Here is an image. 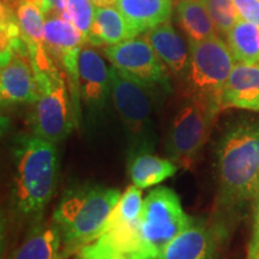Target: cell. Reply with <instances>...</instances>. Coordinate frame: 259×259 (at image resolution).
<instances>
[{
  "instance_id": "cell-29",
  "label": "cell",
  "mask_w": 259,
  "mask_h": 259,
  "mask_svg": "<svg viewBox=\"0 0 259 259\" xmlns=\"http://www.w3.org/2000/svg\"><path fill=\"white\" fill-rule=\"evenodd\" d=\"M30 2L35 3V4L38 5V6H40V8L42 9V5H44V0H30Z\"/></svg>"
},
{
  "instance_id": "cell-5",
  "label": "cell",
  "mask_w": 259,
  "mask_h": 259,
  "mask_svg": "<svg viewBox=\"0 0 259 259\" xmlns=\"http://www.w3.org/2000/svg\"><path fill=\"white\" fill-rule=\"evenodd\" d=\"M37 95L29 114L32 134L58 143L78 127L66 74L56 64L50 70L36 72Z\"/></svg>"
},
{
  "instance_id": "cell-2",
  "label": "cell",
  "mask_w": 259,
  "mask_h": 259,
  "mask_svg": "<svg viewBox=\"0 0 259 259\" xmlns=\"http://www.w3.org/2000/svg\"><path fill=\"white\" fill-rule=\"evenodd\" d=\"M59 178V155L56 143L24 135L12 148L11 204L22 218H36L56 193Z\"/></svg>"
},
{
  "instance_id": "cell-26",
  "label": "cell",
  "mask_w": 259,
  "mask_h": 259,
  "mask_svg": "<svg viewBox=\"0 0 259 259\" xmlns=\"http://www.w3.org/2000/svg\"><path fill=\"white\" fill-rule=\"evenodd\" d=\"M233 3L242 19L259 25V0H233Z\"/></svg>"
},
{
  "instance_id": "cell-30",
  "label": "cell",
  "mask_w": 259,
  "mask_h": 259,
  "mask_svg": "<svg viewBox=\"0 0 259 259\" xmlns=\"http://www.w3.org/2000/svg\"><path fill=\"white\" fill-rule=\"evenodd\" d=\"M16 2H18V3H19V2H21V0H16Z\"/></svg>"
},
{
  "instance_id": "cell-21",
  "label": "cell",
  "mask_w": 259,
  "mask_h": 259,
  "mask_svg": "<svg viewBox=\"0 0 259 259\" xmlns=\"http://www.w3.org/2000/svg\"><path fill=\"white\" fill-rule=\"evenodd\" d=\"M178 168V164L168 158L157 157L150 153H142L130 158L128 174L135 186L148 189L173 177Z\"/></svg>"
},
{
  "instance_id": "cell-17",
  "label": "cell",
  "mask_w": 259,
  "mask_h": 259,
  "mask_svg": "<svg viewBox=\"0 0 259 259\" xmlns=\"http://www.w3.org/2000/svg\"><path fill=\"white\" fill-rule=\"evenodd\" d=\"M115 8L139 35L169 21L171 0H116Z\"/></svg>"
},
{
  "instance_id": "cell-28",
  "label": "cell",
  "mask_w": 259,
  "mask_h": 259,
  "mask_svg": "<svg viewBox=\"0 0 259 259\" xmlns=\"http://www.w3.org/2000/svg\"><path fill=\"white\" fill-rule=\"evenodd\" d=\"M97 8H103V6H113L115 5L116 0H90Z\"/></svg>"
},
{
  "instance_id": "cell-23",
  "label": "cell",
  "mask_w": 259,
  "mask_h": 259,
  "mask_svg": "<svg viewBox=\"0 0 259 259\" xmlns=\"http://www.w3.org/2000/svg\"><path fill=\"white\" fill-rule=\"evenodd\" d=\"M203 4L208 9L219 34L227 36L236 22L240 19L233 0H202Z\"/></svg>"
},
{
  "instance_id": "cell-25",
  "label": "cell",
  "mask_w": 259,
  "mask_h": 259,
  "mask_svg": "<svg viewBox=\"0 0 259 259\" xmlns=\"http://www.w3.org/2000/svg\"><path fill=\"white\" fill-rule=\"evenodd\" d=\"M246 259H259V197L253 203V221H252V234L247 246Z\"/></svg>"
},
{
  "instance_id": "cell-1",
  "label": "cell",
  "mask_w": 259,
  "mask_h": 259,
  "mask_svg": "<svg viewBox=\"0 0 259 259\" xmlns=\"http://www.w3.org/2000/svg\"><path fill=\"white\" fill-rule=\"evenodd\" d=\"M218 209L234 213L259 197V121L239 120L216 148Z\"/></svg>"
},
{
  "instance_id": "cell-12",
  "label": "cell",
  "mask_w": 259,
  "mask_h": 259,
  "mask_svg": "<svg viewBox=\"0 0 259 259\" xmlns=\"http://www.w3.org/2000/svg\"><path fill=\"white\" fill-rule=\"evenodd\" d=\"M225 234L223 226L193 219L163 248L157 259H216Z\"/></svg>"
},
{
  "instance_id": "cell-8",
  "label": "cell",
  "mask_w": 259,
  "mask_h": 259,
  "mask_svg": "<svg viewBox=\"0 0 259 259\" xmlns=\"http://www.w3.org/2000/svg\"><path fill=\"white\" fill-rule=\"evenodd\" d=\"M234 65V57L220 35L190 44L189 65L181 80L183 95L204 96L221 106L222 90Z\"/></svg>"
},
{
  "instance_id": "cell-27",
  "label": "cell",
  "mask_w": 259,
  "mask_h": 259,
  "mask_svg": "<svg viewBox=\"0 0 259 259\" xmlns=\"http://www.w3.org/2000/svg\"><path fill=\"white\" fill-rule=\"evenodd\" d=\"M67 0H44L42 5V11L45 15L50 14H63L65 8H66Z\"/></svg>"
},
{
  "instance_id": "cell-19",
  "label": "cell",
  "mask_w": 259,
  "mask_h": 259,
  "mask_svg": "<svg viewBox=\"0 0 259 259\" xmlns=\"http://www.w3.org/2000/svg\"><path fill=\"white\" fill-rule=\"evenodd\" d=\"M176 11L177 23L189 44L220 35L202 0H178Z\"/></svg>"
},
{
  "instance_id": "cell-18",
  "label": "cell",
  "mask_w": 259,
  "mask_h": 259,
  "mask_svg": "<svg viewBox=\"0 0 259 259\" xmlns=\"http://www.w3.org/2000/svg\"><path fill=\"white\" fill-rule=\"evenodd\" d=\"M138 36L116 8H97L92 29L88 35V45L93 47H106L120 44Z\"/></svg>"
},
{
  "instance_id": "cell-3",
  "label": "cell",
  "mask_w": 259,
  "mask_h": 259,
  "mask_svg": "<svg viewBox=\"0 0 259 259\" xmlns=\"http://www.w3.org/2000/svg\"><path fill=\"white\" fill-rule=\"evenodd\" d=\"M120 191L102 185H79L65 191L52 216L67 259L95 240L120 199Z\"/></svg>"
},
{
  "instance_id": "cell-20",
  "label": "cell",
  "mask_w": 259,
  "mask_h": 259,
  "mask_svg": "<svg viewBox=\"0 0 259 259\" xmlns=\"http://www.w3.org/2000/svg\"><path fill=\"white\" fill-rule=\"evenodd\" d=\"M9 259H64L57 226L50 222L35 227Z\"/></svg>"
},
{
  "instance_id": "cell-11",
  "label": "cell",
  "mask_w": 259,
  "mask_h": 259,
  "mask_svg": "<svg viewBox=\"0 0 259 259\" xmlns=\"http://www.w3.org/2000/svg\"><path fill=\"white\" fill-rule=\"evenodd\" d=\"M78 85L80 102L89 119L100 116L111 99L109 67L93 46L82 47L78 57Z\"/></svg>"
},
{
  "instance_id": "cell-15",
  "label": "cell",
  "mask_w": 259,
  "mask_h": 259,
  "mask_svg": "<svg viewBox=\"0 0 259 259\" xmlns=\"http://www.w3.org/2000/svg\"><path fill=\"white\" fill-rule=\"evenodd\" d=\"M221 107L259 112V63H236L221 94Z\"/></svg>"
},
{
  "instance_id": "cell-7",
  "label": "cell",
  "mask_w": 259,
  "mask_h": 259,
  "mask_svg": "<svg viewBox=\"0 0 259 259\" xmlns=\"http://www.w3.org/2000/svg\"><path fill=\"white\" fill-rule=\"evenodd\" d=\"M111 100L125 126L131 156L149 153L154 145L153 109L157 89L130 78L114 66L109 67Z\"/></svg>"
},
{
  "instance_id": "cell-9",
  "label": "cell",
  "mask_w": 259,
  "mask_h": 259,
  "mask_svg": "<svg viewBox=\"0 0 259 259\" xmlns=\"http://www.w3.org/2000/svg\"><path fill=\"white\" fill-rule=\"evenodd\" d=\"M173 190L156 187L143 200L139 234L144 253L149 259H157L163 248L192 222Z\"/></svg>"
},
{
  "instance_id": "cell-22",
  "label": "cell",
  "mask_w": 259,
  "mask_h": 259,
  "mask_svg": "<svg viewBox=\"0 0 259 259\" xmlns=\"http://www.w3.org/2000/svg\"><path fill=\"white\" fill-rule=\"evenodd\" d=\"M226 37L236 63H259V25L240 18Z\"/></svg>"
},
{
  "instance_id": "cell-16",
  "label": "cell",
  "mask_w": 259,
  "mask_h": 259,
  "mask_svg": "<svg viewBox=\"0 0 259 259\" xmlns=\"http://www.w3.org/2000/svg\"><path fill=\"white\" fill-rule=\"evenodd\" d=\"M88 45L84 35L61 14L47 15L45 22V46L52 59L59 65L67 58L78 56Z\"/></svg>"
},
{
  "instance_id": "cell-4",
  "label": "cell",
  "mask_w": 259,
  "mask_h": 259,
  "mask_svg": "<svg viewBox=\"0 0 259 259\" xmlns=\"http://www.w3.org/2000/svg\"><path fill=\"white\" fill-rule=\"evenodd\" d=\"M143 200L142 189L135 185L126 189L102 232L74 254L76 259H149L139 234Z\"/></svg>"
},
{
  "instance_id": "cell-10",
  "label": "cell",
  "mask_w": 259,
  "mask_h": 259,
  "mask_svg": "<svg viewBox=\"0 0 259 259\" xmlns=\"http://www.w3.org/2000/svg\"><path fill=\"white\" fill-rule=\"evenodd\" d=\"M103 54L112 66L130 78L157 90L170 89L167 67L145 36L103 47Z\"/></svg>"
},
{
  "instance_id": "cell-14",
  "label": "cell",
  "mask_w": 259,
  "mask_h": 259,
  "mask_svg": "<svg viewBox=\"0 0 259 259\" xmlns=\"http://www.w3.org/2000/svg\"><path fill=\"white\" fill-rule=\"evenodd\" d=\"M157 57L167 70L181 83L185 77L190 59V44L179 34L169 21L145 32Z\"/></svg>"
},
{
  "instance_id": "cell-6",
  "label": "cell",
  "mask_w": 259,
  "mask_h": 259,
  "mask_svg": "<svg viewBox=\"0 0 259 259\" xmlns=\"http://www.w3.org/2000/svg\"><path fill=\"white\" fill-rule=\"evenodd\" d=\"M221 109L218 102L204 96L183 95L167 138V151L178 167L191 169L194 166Z\"/></svg>"
},
{
  "instance_id": "cell-24",
  "label": "cell",
  "mask_w": 259,
  "mask_h": 259,
  "mask_svg": "<svg viewBox=\"0 0 259 259\" xmlns=\"http://www.w3.org/2000/svg\"><path fill=\"white\" fill-rule=\"evenodd\" d=\"M96 9L90 0H67L66 8L61 15L69 19L74 27L84 35L88 41V35L92 29Z\"/></svg>"
},
{
  "instance_id": "cell-13",
  "label": "cell",
  "mask_w": 259,
  "mask_h": 259,
  "mask_svg": "<svg viewBox=\"0 0 259 259\" xmlns=\"http://www.w3.org/2000/svg\"><path fill=\"white\" fill-rule=\"evenodd\" d=\"M0 95L3 107L31 105L35 101L37 79L29 56L11 51L2 52Z\"/></svg>"
}]
</instances>
